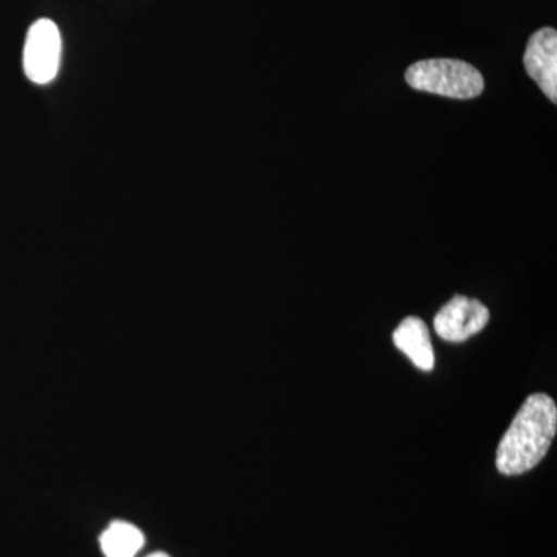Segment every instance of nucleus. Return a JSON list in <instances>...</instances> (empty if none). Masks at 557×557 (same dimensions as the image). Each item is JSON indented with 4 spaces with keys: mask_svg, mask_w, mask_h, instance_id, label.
<instances>
[{
    "mask_svg": "<svg viewBox=\"0 0 557 557\" xmlns=\"http://www.w3.org/2000/svg\"><path fill=\"white\" fill-rule=\"evenodd\" d=\"M556 431L555 399L545 394L528 397L498 445V472L520 475L536 468L552 448Z\"/></svg>",
    "mask_w": 557,
    "mask_h": 557,
    "instance_id": "nucleus-1",
    "label": "nucleus"
},
{
    "mask_svg": "<svg viewBox=\"0 0 557 557\" xmlns=\"http://www.w3.org/2000/svg\"><path fill=\"white\" fill-rule=\"evenodd\" d=\"M406 83L412 89L454 98L471 100L485 89V79L474 65L458 60H426L410 65Z\"/></svg>",
    "mask_w": 557,
    "mask_h": 557,
    "instance_id": "nucleus-2",
    "label": "nucleus"
},
{
    "mask_svg": "<svg viewBox=\"0 0 557 557\" xmlns=\"http://www.w3.org/2000/svg\"><path fill=\"white\" fill-rule=\"evenodd\" d=\"M61 32L50 20H38L27 33L24 46V72L32 83L46 86L60 72Z\"/></svg>",
    "mask_w": 557,
    "mask_h": 557,
    "instance_id": "nucleus-3",
    "label": "nucleus"
},
{
    "mask_svg": "<svg viewBox=\"0 0 557 557\" xmlns=\"http://www.w3.org/2000/svg\"><path fill=\"white\" fill-rule=\"evenodd\" d=\"M490 322L485 304L467 296H456L442 307L435 317L434 327L440 338L449 343H463L478 335Z\"/></svg>",
    "mask_w": 557,
    "mask_h": 557,
    "instance_id": "nucleus-4",
    "label": "nucleus"
},
{
    "mask_svg": "<svg viewBox=\"0 0 557 557\" xmlns=\"http://www.w3.org/2000/svg\"><path fill=\"white\" fill-rule=\"evenodd\" d=\"M523 65L553 104L557 102V32L542 28L531 36L523 54Z\"/></svg>",
    "mask_w": 557,
    "mask_h": 557,
    "instance_id": "nucleus-5",
    "label": "nucleus"
},
{
    "mask_svg": "<svg viewBox=\"0 0 557 557\" xmlns=\"http://www.w3.org/2000/svg\"><path fill=\"white\" fill-rule=\"evenodd\" d=\"M394 343L418 369L424 372L434 369L435 354L431 335L426 324L420 318L403 319L401 324L394 332Z\"/></svg>",
    "mask_w": 557,
    "mask_h": 557,
    "instance_id": "nucleus-6",
    "label": "nucleus"
},
{
    "mask_svg": "<svg viewBox=\"0 0 557 557\" xmlns=\"http://www.w3.org/2000/svg\"><path fill=\"white\" fill-rule=\"evenodd\" d=\"M100 542L106 557H135L145 545V536L137 527L119 520L110 523Z\"/></svg>",
    "mask_w": 557,
    "mask_h": 557,
    "instance_id": "nucleus-7",
    "label": "nucleus"
},
{
    "mask_svg": "<svg viewBox=\"0 0 557 557\" xmlns=\"http://www.w3.org/2000/svg\"><path fill=\"white\" fill-rule=\"evenodd\" d=\"M149 557H170L168 555H164V553H156V555L149 556Z\"/></svg>",
    "mask_w": 557,
    "mask_h": 557,
    "instance_id": "nucleus-8",
    "label": "nucleus"
}]
</instances>
